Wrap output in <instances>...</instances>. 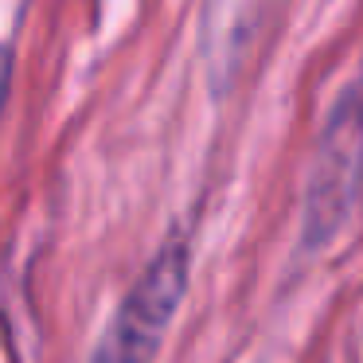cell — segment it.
Instances as JSON below:
<instances>
[{"mask_svg": "<svg viewBox=\"0 0 363 363\" xmlns=\"http://www.w3.org/2000/svg\"><path fill=\"white\" fill-rule=\"evenodd\" d=\"M274 12V0H203V63L215 90H227L238 82L246 59L254 55L266 20Z\"/></svg>", "mask_w": 363, "mask_h": 363, "instance_id": "cell-3", "label": "cell"}, {"mask_svg": "<svg viewBox=\"0 0 363 363\" xmlns=\"http://www.w3.org/2000/svg\"><path fill=\"white\" fill-rule=\"evenodd\" d=\"M191 277V238L176 230L133 281L118 313L110 316L86 363H152L184 305Z\"/></svg>", "mask_w": 363, "mask_h": 363, "instance_id": "cell-1", "label": "cell"}, {"mask_svg": "<svg viewBox=\"0 0 363 363\" xmlns=\"http://www.w3.org/2000/svg\"><path fill=\"white\" fill-rule=\"evenodd\" d=\"M305 184L316 196L336 199V203L363 196V59L355 79L332 102L328 121L316 137V152Z\"/></svg>", "mask_w": 363, "mask_h": 363, "instance_id": "cell-2", "label": "cell"}]
</instances>
